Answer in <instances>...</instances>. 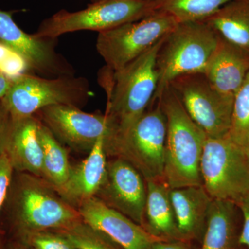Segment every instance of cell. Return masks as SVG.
<instances>
[{
    "mask_svg": "<svg viewBox=\"0 0 249 249\" xmlns=\"http://www.w3.org/2000/svg\"><path fill=\"white\" fill-rule=\"evenodd\" d=\"M163 40L121 70L105 67L101 71L100 82L107 98L105 115L111 129L105 145L128 133L150 107L158 85L156 59Z\"/></svg>",
    "mask_w": 249,
    "mask_h": 249,
    "instance_id": "cell-1",
    "label": "cell"
},
{
    "mask_svg": "<svg viewBox=\"0 0 249 249\" xmlns=\"http://www.w3.org/2000/svg\"><path fill=\"white\" fill-rule=\"evenodd\" d=\"M14 237L43 231L63 230L82 221L78 209L44 178L15 172L1 210Z\"/></svg>",
    "mask_w": 249,
    "mask_h": 249,
    "instance_id": "cell-2",
    "label": "cell"
},
{
    "mask_svg": "<svg viewBox=\"0 0 249 249\" xmlns=\"http://www.w3.org/2000/svg\"><path fill=\"white\" fill-rule=\"evenodd\" d=\"M157 100L166 119L165 183L170 189L202 186L200 165L207 135L188 115L169 85Z\"/></svg>",
    "mask_w": 249,
    "mask_h": 249,
    "instance_id": "cell-3",
    "label": "cell"
},
{
    "mask_svg": "<svg viewBox=\"0 0 249 249\" xmlns=\"http://www.w3.org/2000/svg\"><path fill=\"white\" fill-rule=\"evenodd\" d=\"M219 38V34L205 21L178 22L165 36L157 52L158 85L152 102L160 98L175 78L203 73Z\"/></svg>",
    "mask_w": 249,
    "mask_h": 249,
    "instance_id": "cell-4",
    "label": "cell"
},
{
    "mask_svg": "<svg viewBox=\"0 0 249 249\" xmlns=\"http://www.w3.org/2000/svg\"><path fill=\"white\" fill-rule=\"evenodd\" d=\"M91 96L89 81L84 77L45 78L24 73L13 78L1 101L11 119H21L36 115L49 106L65 105L81 108Z\"/></svg>",
    "mask_w": 249,
    "mask_h": 249,
    "instance_id": "cell-5",
    "label": "cell"
},
{
    "mask_svg": "<svg viewBox=\"0 0 249 249\" xmlns=\"http://www.w3.org/2000/svg\"><path fill=\"white\" fill-rule=\"evenodd\" d=\"M166 131L165 114L157 100L128 133L105 145L107 158L127 160L145 181L164 179Z\"/></svg>",
    "mask_w": 249,
    "mask_h": 249,
    "instance_id": "cell-6",
    "label": "cell"
},
{
    "mask_svg": "<svg viewBox=\"0 0 249 249\" xmlns=\"http://www.w3.org/2000/svg\"><path fill=\"white\" fill-rule=\"evenodd\" d=\"M156 11L155 0H99L75 12L60 10L44 19L34 34L37 37L58 39L75 31L101 33L138 21Z\"/></svg>",
    "mask_w": 249,
    "mask_h": 249,
    "instance_id": "cell-7",
    "label": "cell"
},
{
    "mask_svg": "<svg viewBox=\"0 0 249 249\" xmlns=\"http://www.w3.org/2000/svg\"><path fill=\"white\" fill-rule=\"evenodd\" d=\"M202 186L213 200L237 202L249 194V159L228 136L208 137L201 157Z\"/></svg>",
    "mask_w": 249,
    "mask_h": 249,
    "instance_id": "cell-8",
    "label": "cell"
},
{
    "mask_svg": "<svg viewBox=\"0 0 249 249\" xmlns=\"http://www.w3.org/2000/svg\"><path fill=\"white\" fill-rule=\"evenodd\" d=\"M178 23L170 14L156 11L138 21L98 33L96 49L106 68L118 71L155 47Z\"/></svg>",
    "mask_w": 249,
    "mask_h": 249,
    "instance_id": "cell-9",
    "label": "cell"
},
{
    "mask_svg": "<svg viewBox=\"0 0 249 249\" xmlns=\"http://www.w3.org/2000/svg\"><path fill=\"white\" fill-rule=\"evenodd\" d=\"M193 121L209 138L229 135L234 96L214 89L202 73L178 77L169 84Z\"/></svg>",
    "mask_w": 249,
    "mask_h": 249,
    "instance_id": "cell-10",
    "label": "cell"
},
{
    "mask_svg": "<svg viewBox=\"0 0 249 249\" xmlns=\"http://www.w3.org/2000/svg\"><path fill=\"white\" fill-rule=\"evenodd\" d=\"M14 12L0 9V44L19 55L32 74L45 78L75 76L71 64L57 52V39L27 34L15 22Z\"/></svg>",
    "mask_w": 249,
    "mask_h": 249,
    "instance_id": "cell-11",
    "label": "cell"
},
{
    "mask_svg": "<svg viewBox=\"0 0 249 249\" xmlns=\"http://www.w3.org/2000/svg\"><path fill=\"white\" fill-rule=\"evenodd\" d=\"M36 116L59 142L76 151L89 153L101 137L106 140L111 135L107 116L85 112L74 106H49Z\"/></svg>",
    "mask_w": 249,
    "mask_h": 249,
    "instance_id": "cell-12",
    "label": "cell"
},
{
    "mask_svg": "<svg viewBox=\"0 0 249 249\" xmlns=\"http://www.w3.org/2000/svg\"><path fill=\"white\" fill-rule=\"evenodd\" d=\"M95 196L109 207L143 226L146 181L127 160L119 157L107 158L106 178Z\"/></svg>",
    "mask_w": 249,
    "mask_h": 249,
    "instance_id": "cell-13",
    "label": "cell"
},
{
    "mask_svg": "<svg viewBox=\"0 0 249 249\" xmlns=\"http://www.w3.org/2000/svg\"><path fill=\"white\" fill-rule=\"evenodd\" d=\"M76 209L83 222L107 235L123 249H150L155 242L162 240L96 196L80 203Z\"/></svg>",
    "mask_w": 249,
    "mask_h": 249,
    "instance_id": "cell-14",
    "label": "cell"
},
{
    "mask_svg": "<svg viewBox=\"0 0 249 249\" xmlns=\"http://www.w3.org/2000/svg\"><path fill=\"white\" fill-rule=\"evenodd\" d=\"M40 121L36 115L11 119L0 136V152L9 159L15 172L42 178V150L37 130Z\"/></svg>",
    "mask_w": 249,
    "mask_h": 249,
    "instance_id": "cell-15",
    "label": "cell"
},
{
    "mask_svg": "<svg viewBox=\"0 0 249 249\" xmlns=\"http://www.w3.org/2000/svg\"><path fill=\"white\" fill-rule=\"evenodd\" d=\"M249 73V52L219 35L203 74L214 89L235 96Z\"/></svg>",
    "mask_w": 249,
    "mask_h": 249,
    "instance_id": "cell-16",
    "label": "cell"
},
{
    "mask_svg": "<svg viewBox=\"0 0 249 249\" xmlns=\"http://www.w3.org/2000/svg\"><path fill=\"white\" fill-rule=\"evenodd\" d=\"M105 137L95 144L88 157L79 164L72 166L66 184L59 192L67 202L77 206L96 196L107 174V156L105 148Z\"/></svg>",
    "mask_w": 249,
    "mask_h": 249,
    "instance_id": "cell-17",
    "label": "cell"
},
{
    "mask_svg": "<svg viewBox=\"0 0 249 249\" xmlns=\"http://www.w3.org/2000/svg\"><path fill=\"white\" fill-rule=\"evenodd\" d=\"M170 198L182 240H202L213 201L204 187L170 189Z\"/></svg>",
    "mask_w": 249,
    "mask_h": 249,
    "instance_id": "cell-18",
    "label": "cell"
},
{
    "mask_svg": "<svg viewBox=\"0 0 249 249\" xmlns=\"http://www.w3.org/2000/svg\"><path fill=\"white\" fill-rule=\"evenodd\" d=\"M145 181L147 199L142 227L162 240H183L170 201V188L164 179Z\"/></svg>",
    "mask_w": 249,
    "mask_h": 249,
    "instance_id": "cell-19",
    "label": "cell"
},
{
    "mask_svg": "<svg viewBox=\"0 0 249 249\" xmlns=\"http://www.w3.org/2000/svg\"><path fill=\"white\" fill-rule=\"evenodd\" d=\"M203 21L226 40L249 52V0H232Z\"/></svg>",
    "mask_w": 249,
    "mask_h": 249,
    "instance_id": "cell-20",
    "label": "cell"
},
{
    "mask_svg": "<svg viewBox=\"0 0 249 249\" xmlns=\"http://www.w3.org/2000/svg\"><path fill=\"white\" fill-rule=\"evenodd\" d=\"M237 206L230 201L213 200L201 249L235 248Z\"/></svg>",
    "mask_w": 249,
    "mask_h": 249,
    "instance_id": "cell-21",
    "label": "cell"
},
{
    "mask_svg": "<svg viewBox=\"0 0 249 249\" xmlns=\"http://www.w3.org/2000/svg\"><path fill=\"white\" fill-rule=\"evenodd\" d=\"M37 135L43 155L42 178L59 193L66 184L71 173L72 166L69 160L68 152L41 121Z\"/></svg>",
    "mask_w": 249,
    "mask_h": 249,
    "instance_id": "cell-22",
    "label": "cell"
},
{
    "mask_svg": "<svg viewBox=\"0 0 249 249\" xmlns=\"http://www.w3.org/2000/svg\"><path fill=\"white\" fill-rule=\"evenodd\" d=\"M232 0H155L156 9L170 14L178 22L203 21Z\"/></svg>",
    "mask_w": 249,
    "mask_h": 249,
    "instance_id": "cell-23",
    "label": "cell"
},
{
    "mask_svg": "<svg viewBox=\"0 0 249 249\" xmlns=\"http://www.w3.org/2000/svg\"><path fill=\"white\" fill-rule=\"evenodd\" d=\"M229 137L244 150L249 145V73L234 96Z\"/></svg>",
    "mask_w": 249,
    "mask_h": 249,
    "instance_id": "cell-24",
    "label": "cell"
},
{
    "mask_svg": "<svg viewBox=\"0 0 249 249\" xmlns=\"http://www.w3.org/2000/svg\"><path fill=\"white\" fill-rule=\"evenodd\" d=\"M58 231L66 236L77 249H123L107 235L83 220Z\"/></svg>",
    "mask_w": 249,
    "mask_h": 249,
    "instance_id": "cell-25",
    "label": "cell"
},
{
    "mask_svg": "<svg viewBox=\"0 0 249 249\" xmlns=\"http://www.w3.org/2000/svg\"><path fill=\"white\" fill-rule=\"evenodd\" d=\"M24 249H77L61 232L43 231L14 237Z\"/></svg>",
    "mask_w": 249,
    "mask_h": 249,
    "instance_id": "cell-26",
    "label": "cell"
},
{
    "mask_svg": "<svg viewBox=\"0 0 249 249\" xmlns=\"http://www.w3.org/2000/svg\"><path fill=\"white\" fill-rule=\"evenodd\" d=\"M0 72L11 78L30 73L24 60L6 46L0 44Z\"/></svg>",
    "mask_w": 249,
    "mask_h": 249,
    "instance_id": "cell-27",
    "label": "cell"
},
{
    "mask_svg": "<svg viewBox=\"0 0 249 249\" xmlns=\"http://www.w3.org/2000/svg\"><path fill=\"white\" fill-rule=\"evenodd\" d=\"M14 174V169L9 159L4 153L0 152V214L7 197ZM0 234L4 235V231L1 229V226Z\"/></svg>",
    "mask_w": 249,
    "mask_h": 249,
    "instance_id": "cell-28",
    "label": "cell"
},
{
    "mask_svg": "<svg viewBox=\"0 0 249 249\" xmlns=\"http://www.w3.org/2000/svg\"><path fill=\"white\" fill-rule=\"evenodd\" d=\"M237 209H240L243 217L242 231L239 236V245L245 246L249 249V194L240 199L236 203Z\"/></svg>",
    "mask_w": 249,
    "mask_h": 249,
    "instance_id": "cell-29",
    "label": "cell"
},
{
    "mask_svg": "<svg viewBox=\"0 0 249 249\" xmlns=\"http://www.w3.org/2000/svg\"><path fill=\"white\" fill-rule=\"evenodd\" d=\"M150 249H191L188 242L183 240H159Z\"/></svg>",
    "mask_w": 249,
    "mask_h": 249,
    "instance_id": "cell-30",
    "label": "cell"
},
{
    "mask_svg": "<svg viewBox=\"0 0 249 249\" xmlns=\"http://www.w3.org/2000/svg\"><path fill=\"white\" fill-rule=\"evenodd\" d=\"M13 78L0 72V99L4 98L9 91L12 84Z\"/></svg>",
    "mask_w": 249,
    "mask_h": 249,
    "instance_id": "cell-31",
    "label": "cell"
},
{
    "mask_svg": "<svg viewBox=\"0 0 249 249\" xmlns=\"http://www.w3.org/2000/svg\"><path fill=\"white\" fill-rule=\"evenodd\" d=\"M10 119V116L1 99H0V136L2 134L3 131L8 124Z\"/></svg>",
    "mask_w": 249,
    "mask_h": 249,
    "instance_id": "cell-32",
    "label": "cell"
},
{
    "mask_svg": "<svg viewBox=\"0 0 249 249\" xmlns=\"http://www.w3.org/2000/svg\"><path fill=\"white\" fill-rule=\"evenodd\" d=\"M7 249H24L22 246L15 240H11L7 244Z\"/></svg>",
    "mask_w": 249,
    "mask_h": 249,
    "instance_id": "cell-33",
    "label": "cell"
},
{
    "mask_svg": "<svg viewBox=\"0 0 249 249\" xmlns=\"http://www.w3.org/2000/svg\"><path fill=\"white\" fill-rule=\"evenodd\" d=\"M3 234H0V249H7V244H5Z\"/></svg>",
    "mask_w": 249,
    "mask_h": 249,
    "instance_id": "cell-34",
    "label": "cell"
},
{
    "mask_svg": "<svg viewBox=\"0 0 249 249\" xmlns=\"http://www.w3.org/2000/svg\"><path fill=\"white\" fill-rule=\"evenodd\" d=\"M245 151L246 152V154H247V155L248 156V157L249 159V147H247V149H245Z\"/></svg>",
    "mask_w": 249,
    "mask_h": 249,
    "instance_id": "cell-35",
    "label": "cell"
},
{
    "mask_svg": "<svg viewBox=\"0 0 249 249\" xmlns=\"http://www.w3.org/2000/svg\"><path fill=\"white\" fill-rule=\"evenodd\" d=\"M90 1H91V3H92V2H96V1H99V0H90Z\"/></svg>",
    "mask_w": 249,
    "mask_h": 249,
    "instance_id": "cell-36",
    "label": "cell"
}]
</instances>
